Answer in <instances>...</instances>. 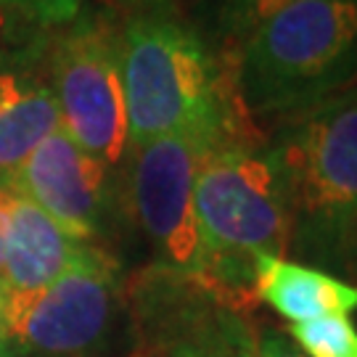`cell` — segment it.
<instances>
[{"label":"cell","mask_w":357,"mask_h":357,"mask_svg":"<svg viewBox=\"0 0 357 357\" xmlns=\"http://www.w3.org/2000/svg\"><path fill=\"white\" fill-rule=\"evenodd\" d=\"M119 72L132 149L169 135L191 138L204 153L262 143L233 88L228 61L175 13L125 19Z\"/></svg>","instance_id":"obj_1"},{"label":"cell","mask_w":357,"mask_h":357,"mask_svg":"<svg viewBox=\"0 0 357 357\" xmlns=\"http://www.w3.org/2000/svg\"><path fill=\"white\" fill-rule=\"evenodd\" d=\"M268 149L291 222L289 255L357 275V96L342 93L275 122Z\"/></svg>","instance_id":"obj_2"},{"label":"cell","mask_w":357,"mask_h":357,"mask_svg":"<svg viewBox=\"0 0 357 357\" xmlns=\"http://www.w3.org/2000/svg\"><path fill=\"white\" fill-rule=\"evenodd\" d=\"M225 61L252 122L336 98L357 82V0H289Z\"/></svg>","instance_id":"obj_3"},{"label":"cell","mask_w":357,"mask_h":357,"mask_svg":"<svg viewBox=\"0 0 357 357\" xmlns=\"http://www.w3.org/2000/svg\"><path fill=\"white\" fill-rule=\"evenodd\" d=\"M193 204L206 252L204 283L222 305L257 307V257H286L291 222L268 141L206 151L196 169Z\"/></svg>","instance_id":"obj_4"},{"label":"cell","mask_w":357,"mask_h":357,"mask_svg":"<svg viewBox=\"0 0 357 357\" xmlns=\"http://www.w3.org/2000/svg\"><path fill=\"white\" fill-rule=\"evenodd\" d=\"M48 75L61 130L106 167L122 165L132 146L119 72V26L101 13H79L56 32Z\"/></svg>","instance_id":"obj_5"},{"label":"cell","mask_w":357,"mask_h":357,"mask_svg":"<svg viewBox=\"0 0 357 357\" xmlns=\"http://www.w3.org/2000/svg\"><path fill=\"white\" fill-rule=\"evenodd\" d=\"M116 305L112 257L79 243L72 265L43 291L8 296V336L40 357H82L103 342Z\"/></svg>","instance_id":"obj_6"},{"label":"cell","mask_w":357,"mask_h":357,"mask_svg":"<svg viewBox=\"0 0 357 357\" xmlns=\"http://www.w3.org/2000/svg\"><path fill=\"white\" fill-rule=\"evenodd\" d=\"M202 156L204 149L199 143L180 135L130 151V209L156 252V268L196 281H204L206 273V252L193 204Z\"/></svg>","instance_id":"obj_7"},{"label":"cell","mask_w":357,"mask_h":357,"mask_svg":"<svg viewBox=\"0 0 357 357\" xmlns=\"http://www.w3.org/2000/svg\"><path fill=\"white\" fill-rule=\"evenodd\" d=\"M3 180L75 241L98 236L114 209L112 167L82 151L61 128L40 141Z\"/></svg>","instance_id":"obj_8"},{"label":"cell","mask_w":357,"mask_h":357,"mask_svg":"<svg viewBox=\"0 0 357 357\" xmlns=\"http://www.w3.org/2000/svg\"><path fill=\"white\" fill-rule=\"evenodd\" d=\"M77 249L79 241L59 228L40 206L13 191L0 270L8 296H24L51 286L72 265Z\"/></svg>","instance_id":"obj_9"},{"label":"cell","mask_w":357,"mask_h":357,"mask_svg":"<svg viewBox=\"0 0 357 357\" xmlns=\"http://www.w3.org/2000/svg\"><path fill=\"white\" fill-rule=\"evenodd\" d=\"M61 128L53 90L24 56L0 53V178Z\"/></svg>","instance_id":"obj_10"},{"label":"cell","mask_w":357,"mask_h":357,"mask_svg":"<svg viewBox=\"0 0 357 357\" xmlns=\"http://www.w3.org/2000/svg\"><path fill=\"white\" fill-rule=\"evenodd\" d=\"M255 296L291 320V326L326 315L349 318L357 310V283L286 257H257Z\"/></svg>","instance_id":"obj_11"},{"label":"cell","mask_w":357,"mask_h":357,"mask_svg":"<svg viewBox=\"0 0 357 357\" xmlns=\"http://www.w3.org/2000/svg\"><path fill=\"white\" fill-rule=\"evenodd\" d=\"M286 3L289 0H193L191 26L212 51L230 56L252 29H257L270 13L283 8Z\"/></svg>","instance_id":"obj_12"},{"label":"cell","mask_w":357,"mask_h":357,"mask_svg":"<svg viewBox=\"0 0 357 357\" xmlns=\"http://www.w3.org/2000/svg\"><path fill=\"white\" fill-rule=\"evenodd\" d=\"M151 357H255V331L243 315H230L204 331L153 342Z\"/></svg>","instance_id":"obj_13"},{"label":"cell","mask_w":357,"mask_h":357,"mask_svg":"<svg viewBox=\"0 0 357 357\" xmlns=\"http://www.w3.org/2000/svg\"><path fill=\"white\" fill-rule=\"evenodd\" d=\"M286 333L305 357H357V328L347 315L294 323Z\"/></svg>","instance_id":"obj_14"},{"label":"cell","mask_w":357,"mask_h":357,"mask_svg":"<svg viewBox=\"0 0 357 357\" xmlns=\"http://www.w3.org/2000/svg\"><path fill=\"white\" fill-rule=\"evenodd\" d=\"M82 13V0H0V22L35 32H51L72 24Z\"/></svg>","instance_id":"obj_15"},{"label":"cell","mask_w":357,"mask_h":357,"mask_svg":"<svg viewBox=\"0 0 357 357\" xmlns=\"http://www.w3.org/2000/svg\"><path fill=\"white\" fill-rule=\"evenodd\" d=\"M255 357H305L286 331L278 328H259L255 331Z\"/></svg>","instance_id":"obj_16"},{"label":"cell","mask_w":357,"mask_h":357,"mask_svg":"<svg viewBox=\"0 0 357 357\" xmlns=\"http://www.w3.org/2000/svg\"><path fill=\"white\" fill-rule=\"evenodd\" d=\"M116 11L130 16H149V13H175L183 0H112Z\"/></svg>","instance_id":"obj_17"},{"label":"cell","mask_w":357,"mask_h":357,"mask_svg":"<svg viewBox=\"0 0 357 357\" xmlns=\"http://www.w3.org/2000/svg\"><path fill=\"white\" fill-rule=\"evenodd\" d=\"M13 191L0 178V270H3V252H6V236H8V220H11Z\"/></svg>","instance_id":"obj_18"},{"label":"cell","mask_w":357,"mask_h":357,"mask_svg":"<svg viewBox=\"0 0 357 357\" xmlns=\"http://www.w3.org/2000/svg\"><path fill=\"white\" fill-rule=\"evenodd\" d=\"M6 302H8V294L0 289V342L8 339V318H6Z\"/></svg>","instance_id":"obj_19"},{"label":"cell","mask_w":357,"mask_h":357,"mask_svg":"<svg viewBox=\"0 0 357 357\" xmlns=\"http://www.w3.org/2000/svg\"><path fill=\"white\" fill-rule=\"evenodd\" d=\"M347 93H352V96H357V82H355V85H352L349 90H347Z\"/></svg>","instance_id":"obj_20"},{"label":"cell","mask_w":357,"mask_h":357,"mask_svg":"<svg viewBox=\"0 0 357 357\" xmlns=\"http://www.w3.org/2000/svg\"><path fill=\"white\" fill-rule=\"evenodd\" d=\"M0 289H3V275H0ZM3 291H6V289H3Z\"/></svg>","instance_id":"obj_21"}]
</instances>
